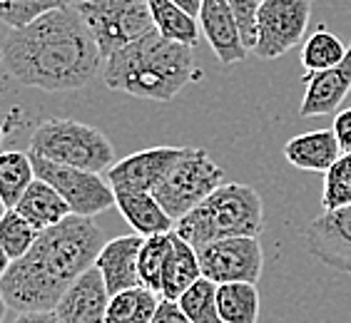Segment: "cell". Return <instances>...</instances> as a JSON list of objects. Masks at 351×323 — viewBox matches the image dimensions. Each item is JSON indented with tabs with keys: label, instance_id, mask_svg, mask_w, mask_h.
<instances>
[{
	"label": "cell",
	"instance_id": "24",
	"mask_svg": "<svg viewBox=\"0 0 351 323\" xmlns=\"http://www.w3.org/2000/svg\"><path fill=\"white\" fill-rule=\"evenodd\" d=\"M157 306H160V294L149 291L147 286L120 291L110 296L105 323H149Z\"/></svg>",
	"mask_w": 351,
	"mask_h": 323
},
{
	"label": "cell",
	"instance_id": "4",
	"mask_svg": "<svg viewBox=\"0 0 351 323\" xmlns=\"http://www.w3.org/2000/svg\"><path fill=\"white\" fill-rule=\"evenodd\" d=\"M264 231V202L250 184L230 182L215 189L202 204L175 224V234L199 249L202 244L259 236Z\"/></svg>",
	"mask_w": 351,
	"mask_h": 323
},
{
	"label": "cell",
	"instance_id": "22",
	"mask_svg": "<svg viewBox=\"0 0 351 323\" xmlns=\"http://www.w3.org/2000/svg\"><path fill=\"white\" fill-rule=\"evenodd\" d=\"M149 13H152V23L155 30L167 40L182 42V45L195 47L199 40V21L195 15H189L187 10L172 3V0H147Z\"/></svg>",
	"mask_w": 351,
	"mask_h": 323
},
{
	"label": "cell",
	"instance_id": "27",
	"mask_svg": "<svg viewBox=\"0 0 351 323\" xmlns=\"http://www.w3.org/2000/svg\"><path fill=\"white\" fill-rule=\"evenodd\" d=\"M38 236H40V229H35L15 209H8L5 216L0 219V244L8 251L10 261L23 259L30 251V246L38 242Z\"/></svg>",
	"mask_w": 351,
	"mask_h": 323
},
{
	"label": "cell",
	"instance_id": "35",
	"mask_svg": "<svg viewBox=\"0 0 351 323\" xmlns=\"http://www.w3.org/2000/svg\"><path fill=\"white\" fill-rule=\"evenodd\" d=\"M172 3H177V5L182 8V10H187L189 15H199V10H202V3L204 0H172Z\"/></svg>",
	"mask_w": 351,
	"mask_h": 323
},
{
	"label": "cell",
	"instance_id": "33",
	"mask_svg": "<svg viewBox=\"0 0 351 323\" xmlns=\"http://www.w3.org/2000/svg\"><path fill=\"white\" fill-rule=\"evenodd\" d=\"M334 135H337L339 144L344 152H351V107H346L344 112H339L334 117Z\"/></svg>",
	"mask_w": 351,
	"mask_h": 323
},
{
	"label": "cell",
	"instance_id": "26",
	"mask_svg": "<svg viewBox=\"0 0 351 323\" xmlns=\"http://www.w3.org/2000/svg\"><path fill=\"white\" fill-rule=\"evenodd\" d=\"M172 242H175V231L147 236L140 249V261H137L140 281L142 286H147L155 294H162V276H165L167 259L172 254Z\"/></svg>",
	"mask_w": 351,
	"mask_h": 323
},
{
	"label": "cell",
	"instance_id": "18",
	"mask_svg": "<svg viewBox=\"0 0 351 323\" xmlns=\"http://www.w3.org/2000/svg\"><path fill=\"white\" fill-rule=\"evenodd\" d=\"M115 207L140 236H157L175 231V219L149 192H115Z\"/></svg>",
	"mask_w": 351,
	"mask_h": 323
},
{
	"label": "cell",
	"instance_id": "2",
	"mask_svg": "<svg viewBox=\"0 0 351 323\" xmlns=\"http://www.w3.org/2000/svg\"><path fill=\"white\" fill-rule=\"evenodd\" d=\"M102 246L105 236L90 216L70 214L65 222L40 231L30 251L10 263L0 281L8 309L18 313L55 311L65 291L95 266Z\"/></svg>",
	"mask_w": 351,
	"mask_h": 323
},
{
	"label": "cell",
	"instance_id": "7",
	"mask_svg": "<svg viewBox=\"0 0 351 323\" xmlns=\"http://www.w3.org/2000/svg\"><path fill=\"white\" fill-rule=\"evenodd\" d=\"M75 5L93 30L102 60L155 30L147 0H82Z\"/></svg>",
	"mask_w": 351,
	"mask_h": 323
},
{
	"label": "cell",
	"instance_id": "10",
	"mask_svg": "<svg viewBox=\"0 0 351 323\" xmlns=\"http://www.w3.org/2000/svg\"><path fill=\"white\" fill-rule=\"evenodd\" d=\"M202 276L219 283H257L264 271V251L259 236H234L202 244L197 249Z\"/></svg>",
	"mask_w": 351,
	"mask_h": 323
},
{
	"label": "cell",
	"instance_id": "40",
	"mask_svg": "<svg viewBox=\"0 0 351 323\" xmlns=\"http://www.w3.org/2000/svg\"><path fill=\"white\" fill-rule=\"evenodd\" d=\"M0 137H3V127H0Z\"/></svg>",
	"mask_w": 351,
	"mask_h": 323
},
{
	"label": "cell",
	"instance_id": "5",
	"mask_svg": "<svg viewBox=\"0 0 351 323\" xmlns=\"http://www.w3.org/2000/svg\"><path fill=\"white\" fill-rule=\"evenodd\" d=\"M30 155L97 175L115 164V152L105 132L65 117H53L35 127L30 137Z\"/></svg>",
	"mask_w": 351,
	"mask_h": 323
},
{
	"label": "cell",
	"instance_id": "6",
	"mask_svg": "<svg viewBox=\"0 0 351 323\" xmlns=\"http://www.w3.org/2000/svg\"><path fill=\"white\" fill-rule=\"evenodd\" d=\"M222 184L224 169L207 155V149L184 147V155L175 162V167L152 194L177 224Z\"/></svg>",
	"mask_w": 351,
	"mask_h": 323
},
{
	"label": "cell",
	"instance_id": "30",
	"mask_svg": "<svg viewBox=\"0 0 351 323\" xmlns=\"http://www.w3.org/2000/svg\"><path fill=\"white\" fill-rule=\"evenodd\" d=\"M180 306L192 323H215L219 318L217 316V283L202 276L180 296Z\"/></svg>",
	"mask_w": 351,
	"mask_h": 323
},
{
	"label": "cell",
	"instance_id": "15",
	"mask_svg": "<svg viewBox=\"0 0 351 323\" xmlns=\"http://www.w3.org/2000/svg\"><path fill=\"white\" fill-rule=\"evenodd\" d=\"M110 306L108 283L100 269L93 266L65 291V296L55 306V313L62 323H105Z\"/></svg>",
	"mask_w": 351,
	"mask_h": 323
},
{
	"label": "cell",
	"instance_id": "16",
	"mask_svg": "<svg viewBox=\"0 0 351 323\" xmlns=\"http://www.w3.org/2000/svg\"><path fill=\"white\" fill-rule=\"evenodd\" d=\"M142 244H145V236L140 234L117 236V239L105 242L95 266L100 269L102 279L108 283L110 296H115L120 291L142 286L140 269H137Z\"/></svg>",
	"mask_w": 351,
	"mask_h": 323
},
{
	"label": "cell",
	"instance_id": "14",
	"mask_svg": "<svg viewBox=\"0 0 351 323\" xmlns=\"http://www.w3.org/2000/svg\"><path fill=\"white\" fill-rule=\"evenodd\" d=\"M302 82L306 88L299 105V117H324L337 112L339 105L351 92V45L346 50V57L337 68L306 73Z\"/></svg>",
	"mask_w": 351,
	"mask_h": 323
},
{
	"label": "cell",
	"instance_id": "13",
	"mask_svg": "<svg viewBox=\"0 0 351 323\" xmlns=\"http://www.w3.org/2000/svg\"><path fill=\"white\" fill-rule=\"evenodd\" d=\"M197 21H199L202 35L210 42L212 53L217 55V60L222 62L224 68L242 62L250 55L227 0H204Z\"/></svg>",
	"mask_w": 351,
	"mask_h": 323
},
{
	"label": "cell",
	"instance_id": "25",
	"mask_svg": "<svg viewBox=\"0 0 351 323\" xmlns=\"http://www.w3.org/2000/svg\"><path fill=\"white\" fill-rule=\"evenodd\" d=\"M346 50H349V45H344L339 35H334L326 27H319L302 45V65L306 73H322V70L337 68L346 57Z\"/></svg>",
	"mask_w": 351,
	"mask_h": 323
},
{
	"label": "cell",
	"instance_id": "39",
	"mask_svg": "<svg viewBox=\"0 0 351 323\" xmlns=\"http://www.w3.org/2000/svg\"><path fill=\"white\" fill-rule=\"evenodd\" d=\"M215 323H224V321H219V318H217V321H215Z\"/></svg>",
	"mask_w": 351,
	"mask_h": 323
},
{
	"label": "cell",
	"instance_id": "1",
	"mask_svg": "<svg viewBox=\"0 0 351 323\" xmlns=\"http://www.w3.org/2000/svg\"><path fill=\"white\" fill-rule=\"evenodd\" d=\"M3 65L25 88L68 92L90 85L105 60L77 5H68L10 30Z\"/></svg>",
	"mask_w": 351,
	"mask_h": 323
},
{
	"label": "cell",
	"instance_id": "28",
	"mask_svg": "<svg viewBox=\"0 0 351 323\" xmlns=\"http://www.w3.org/2000/svg\"><path fill=\"white\" fill-rule=\"evenodd\" d=\"M322 207H324V211L351 207V152H344L324 172Z\"/></svg>",
	"mask_w": 351,
	"mask_h": 323
},
{
	"label": "cell",
	"instance_id": "8",
	"mask_svg": "<svg viewBox=\"0 0 351 323\" xmlns=\"http://www.w3.org/2000/svg\"><path fill=\"white\" fill-rule=\"evenodd\" d=\"M30 157H33L35 177L50 184L68 202L75 216L93 219L95 214H102L110 207H115V189L110 187V182H105L97 172L55 164V162L40 159L35 155Z\"/></svg>",
	"mask_w": 351,
	"mask_h": 323
},
{
	"label": "cell",
	"instance_id": "19",
	"mask_svg": "<svg viewBox=\"0 0 351 323\" xmlns=\"http://www.w3.org/2000/svg\"><path fill=\"white\" fill-rule=\"evenodd\" d=\"M15 211L21 216H25L27 222L40 231L65 222V219L73 214L68 202H65L50 184L43 182V179H35V182L27 187V192L23 194L18 207H15Z\"/></svg>",
	"mask_w": 351,
	"mask_h": 323
},
{
	"label": "cell",
	"instance_id": "17",
	"mask_svg": "<svg viewBox=\"0 0 351 323\" xmlns=\"http://www.w3.org/2000/svg\"><path fill=\"white\" fill-rule=\"evenodd\" d=\"M344 155V149L339 144L334 129H317V132H304V135L291 137L284 144V157L294 169L304 172H322Z\"/></svg>",
	"mask_w": 351,
	"mask_h": 323
},
{
	"label": "cell",
	"instance_id": "42",
	"mask_svg": "<svg viewBox=\"0 0 351 323\" xmlns=\"http://www.w3.org/2000/svg\"><path fill=\"white\" fill-rule=\"evenodd\" d=\"M309 3H311V0H309Z\"/></svg>",
	"mask_w": 351,
	"mask_h": 323
},
{
	"label": "cell",
	"instance_id": "21",
	"mask_svg": "<svg viewBox=\"0 0 351 323\" xmlns=\"http://www.w3.org/2000/svg\"><path fill=\"white\" fill-rule=\"evenodd\" d=\"M217 316L224 323H257L259 291L257 283H219L217 286Z\"/></svg>",
	"mask_w": 351,
	"mask_h": 323
},
{
	"label": "cell",
	"instance_id": "23",
	"mask_svg": "<svg viewBox=\"0 0 351 323\" xmlns=\"http://www.w3.org/2000/svg\"><path fill=\"white\" fill-rule=\"evenodd\" d=\"M35 167L30 152H0V199L8 209H15L27 187L35 182Z\"/></svg>",
	"mask_w": 351,
	"mask_h": 323
},
{
	"label": "cell",
	"instance_id": "12",
	"mask_svg": "<svg viewBox=\"0 0 351 323\" xmlns=\"http://www.w3.org/2000/svg\"><path fill=\"white\" fill-rule=\"evenodd\" d=\"M309 254L324 266L351 274V207L322 211L304 227Z\"/></svg>",
	"mask_w": 351,
	"mask_h": 323
},
{
	"label": "cell",
	"instance_id": "31",
	"mask_svg": "<svg viewBox=\"0 0 351 323\" xmlns=\"http://www.w3.org/2000/svg\"><path fill=\"white\" fill-rule=\"evenodd\" d=\"M227 3H230L232 13L237 18V25H239L244 45L252 53L254 45H257V15L262 0H227Z\"/></svg>",
	"mask_w": 351,
	"mask_h": 323
},
{
	"label": "cell",
	"instance_id": "36",
	"mask_svg": "<svg viewBox=\"0 0 351 323\" xmlns=\"http://www.w3.org/2000/svg\"><path fill=\"white\" fill-rule=\"evenodd\" d=\"M10 256H8V251L3 249V244H0V281H3V276L8 274V269H10Z\"/></svg>",
	"mask_w": 351,
	"mask_h": 323
},
{
	"label": "cell",
	"instance_id": "34",
	"mask_svg": "<svg viewBox=\"0 0 351 323\" xmlns=\"http://www.w3.org/2000/svg\"><path fill=\"white\" fill-rule=\"evenodd\" d=\"M13 323H62V321L55 311H25V313H18V318Z\"/></svg>",
	"mask_w": 351,
	"mask_h": 323
},
{
	"label": "cell",
	"instance_id": "29",
	"mask_svg": "<svg viewBox=\"0 0 351 323\" xmlns=\"http://www.w3.org/2000/svg\"><path fill=\"white\" fill-rule=\"evenodd\" d=\"M68 5H75V0H0V21L18 30Z\"/></svg>",
	"mask_w": 351,
	"mask_h": 323
},
{
	"label": "cell",
	"instance_id": "9",
	"mask_svg": "<svg viewBox=\"0 0 351 323\" xmlns=\"http://www.w3.org/2000/svg\"><path fill=\"white\" fill-rule=\"evenodd\" d=\"M309 21V0H262L257 15V45L252 53L259 60H277L302 45Z\"/></svg>",
	"mask_w": 351,
	"mask_h": 323
},
{
	"label": "cell",
	"instance_id": "11",
	"mask_svg": "<svg viewBox=\"0 0 351 323\" xmlns=\"http://www.w3.org/2000/svg\"><path fill=\"white\" fill-rule=\"evenodd\" d=\"M182 155L184 147H169V144L142 149V152L115 162L108 169V182L115 192H149L152 194Z\"/></svg>",
	"mask_w": 351,
	"mask_h": 323
},
{
	"label": "cell",
	"instance_id": "3",
	"mask_svg": "<svg viewBox=\"0 0 351 323\" xmlns=\"http://www.w3.org/2000/svg\"><path fill=\"white\" fill-rule=\"evenodd\" d=\"M199 77L192 47L167 40L157 30L110 55L102 65V80L110 90L149 102H172Z\"/></svg>",
	"mask_w": 351,
	"mask_h": 323
},
{
	"label": "cell",
	"instance_id": "32",
	"mask_svg": "<svg viewBox=\"0 0 351 323\" xmlns=\"http://www.w3.org/2000/svg\"><path fill=\"white\" fill-rule=\"evenodd\" d=\"M149 323H192L189 316L182 311L180 301H169V298H160V306H157L155 316Z\"/></svg>",
	"mask_w": 351,
	"mask_h": 323
},
{
	"label": "cell",
	"instance_id": "20",
	"mask_svg": "<svg viewBox=\"0 0 351 323\" xmlns=\"http://www.w3.org/2000/svg\"><path fill=\"white\" fill-rule=\"evenodd\" d=\"M199 279H202V266H199V259H197V249L175 234L172 254H169L167 266H165L162 294L160 296L169 298V301H180L184 291Z\"/></svg>",
	"mask_w": 351,
	"mask_h": 323
},
{
	"label": "cell",
	"instance_id": "38",
	"mask_svg": "<svg viewBox=\"0 0 351 323\" xmlns=\"http://www.w3.org/2000/svg\"><path fill=\"white\" fill-rule=\"evenodd\" d=\"M5 211H8L5 202H3V199H0V219H3V216H5Z\"/></svg>",
	"mask_w": 351,
	"mask_h": 323
},
{
	"label": "cell",
	"instance_id": "41",
	"mask_svg": "<svg viewBox=\"0 0 351 323\" xmlns=\"http://www.w3.org/2000/svg\"><path fill=\"white\" fill-rule=\"evenodd\" d=\"M75 3H82V0H75Z\"/></svg>",
	"mask_w": 351,
	"mask_h": 323
},
{
	"label": "cell",
	"instance_id": "37",
	"mask_svg": "<svg viewBox=\"0 0 351 323\" xmlns=\"http://www.w3.org/2000/svg\"><path fill=\"white\" fill-rule=\"evenodd\" d=\"M5 311H8V301H5V296H3V291H0V323L5 318Z\"/></svg>",
	"mask_w": 351,
	"mask_h": 323
}]
</instances>
